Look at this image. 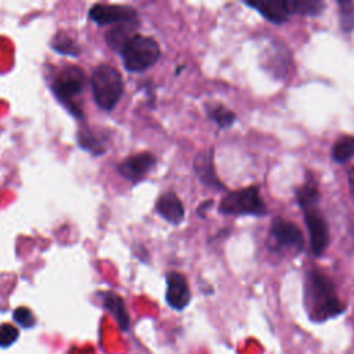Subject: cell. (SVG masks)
Returning <instances> with one entry per match:
<instances>
[{
	"mask_svg": "<svg viewBox=\"0 0 354 354\" xmlns=\"http://www.w3.org/2000/svg\"><path fill=\"white\" fill-rule=\"evenodd\" d=\"M303 301L313 322H325L346 311L333 281L319 268H310L304 275Z\"/></svg>",
	"mask_w": 354,
	"mask_h": 354,
	"instance_id": "cell-1",
	"label": "cell"
},
{
	"mask_svg": "<svg viewBox=\"0 0 354 354\" xmlns=\"http://www.w3.org/2000/svg\"><path fill=\"white\" fill-rule=\"evenodd\" d=\"M296 199L304 214L311 250L315 256H321L329 246L330 235L329 225L319 210L318 183L311 173H307L304 183L296 188Z\"/></svg>",
	"mask_w": 354,
	"mask_h": 354,
	"instance_id": "cell-2",
	"label": "cell"
},
{
	"mask_svg": "<svg viewBox=\"0 0 354 354\" xmlns=\"http://www.w3.org/2000/svg\"><path fill=\"white\" fill-rule=\"evenodd\" d=\"M248 7L254 8L261 17L272 24H282L290 15H318L325 8L324 1L318 0H267V1H246Z\"/></svg>",
	"mask_w": 354,
	"mask_h": 354,
	"instance_id": "cell-3",
	"label": "cell"
},
{
	"mask_svg": "<svg viewBox=\"0 0 354 354\" xmlns=\"http://www.w3.org/2000/svg\"><path fill=\"white\" fill-rule=\"evenodd\" d=\"M91 91L102 111H112L123 93V80L118 69L108 64L98 65L91 75Z\"/></svg>",
	"mask_w": 354,
	"mask_h": 354,
	"instance_id": "cell-4",
	"label": "cell"
},
{
	"mask_svg": "<svg viewBox=\"0 0 354 354\" xmlns=\"http://www.w3.org/2000/svg\"><path fill=\"white\" fill-rule=\"evenodd\" d=\"M123 65L129 72H142L155 65L160 57V48L155 39L134 35L120 53Z\"/></svg>",
	"mask_w": 354,
	"mask_h": 354,
	"instance_id": "cell-5",
	"label": "cell"
},
{
	"mask_svg": "<svg viewBox=\"0 0 354 354\" xmlns=\"http://www.w3.org/2000/svg\"><path fill=\"white\" fill-rule=\"evenodd\" d=\"M84 84L86 75L76 65H66L62 68L51 84L53 93L58 101L62 102L69 109V112L77 118L82 116V111L73 102V98L83 91Z\"/></svg>",
	"mask_w": 354,
	"mask_h": 354,
	"instance_id": "cell-6",
	"label": "cell"
},
{
	"mask_svg": "<svg viewBox=\"0 0 354 354\" xmlns=\"http://www.w3.org/2000/svg\"><path fill=\"white\" fill-rule=\"evenodd\" d=\"M220 213L232 216H264L267 206L257 185H250L225 195L218 206Z\"/></svg>",
	"mask_w": 354,
	"mask_h": 354,
	"instance_id": "cell-7",
	"label": "cell"
},
{
	"mask_svg": "<svg viewBox=\"0 0 354 354\" xmlns=\"http://www.w3.org/2000/svg\"><path fill=\"white\" fill-rule=\"evenodd\" d=\"M267 246L278 253H299L304 248V236L295 223L283 217H275L268 230Z\"/></svg>",
	"mask_w": 354,
	"mask_h": 354,
	"instance_id": "cell-8",
	"label": "cell"
},
{
	"mask_svg": "<svg viewBox=\"0 0 354 354\" xmlns=\"http://www.w3.org/2000/svg\"><path fill=\"white\" fill-rule=\"evenodd\" d=\"M88 18L97 25L127 24L137 21V11L122 4H94L88 11Z\"/></svg>",
	"mask_w": 354,
	"mask_h": 354,
	"instance_id": "cell-9",
	"label": "cell"
},
{
	"mask_svg": "<svg viewBox=\"0 0 354 354\" xmlns=\"http://www.w3.org/2000/svg\"><path fill=\"white\" fill-rule=\"evenodd\" d=\"M156 165V158L149 152H141L126 158L119 166L118 171L129 181H138L149 173Z\"/></svg>",
	"mask_w": 354,
	"mask_h": 354,
	"instance_id": "cell-10",
	"label": "cell"
},
{
	"mask_svg": "<svg viewBox=\"0 0 354 354\" xmlns=\"http://www.w3.org/2000/svg\"><path fill=\"white\" fill-rule=\"evenodd\" d=\"M166 301L174 310H183L191 300V292L185 277L180 272H169L166 277Z\"/></svg>",
	"mask_w": 354,
	"mask_h": 354,
	"instance_id": "cell-11",
	"label": "cell"
},
{
	"mask_svg": "<svg viewBox=\"0 0 354 354\" xmlns=\"http://www.w3.org/2000/svg\"><path fill=\"white\" fill-rule=\"evenodd\" d=\"M156 212L171 224H180L184 220V206L173 191L165 192L159 196L156 202Z\"/></svg>",
	"mask_w": 354,
	"mask_h": 354,
	"instance_id": "cell-12",
	"label": "cell"
},
{
	"mask_svg": "<svg viewBox=\"0 0 354 354\" xmlns=\"http://www.w3.org/2000/svg\"><path fill=\"white\" fill-rule=\"evenodd\" d=\"M194 169L199 177V180L210 187H217V188H223V184L218 181L217 174L214 171V163H213V151H205L198 153L195 163H194Z\"/></svg>",
	"mask_w": 354,
	"mask_h": 354,
	"instance_id": "cell-13",
	"label": "cell"
},
{
	"mask_svg": "<svg viewBox=\"0 0 354 354\" xmlns=\"http://www.w3.org/2000/svg\"><path fill=\"white\" fill-rule=\"evenodd\" d=\"M288 59L289 54L281 46H272L270 50H264V65L277 76L286 73Z\"/></svg>",
	"mask_w": 354,
	"mask_h": 354,
	"instance_id": "cell-14",
	"label": "cell"
},
{
	"mask_svg": "<svg viewBox=\"0 0 354 354\" xmlns=\"http://www.w3.org/2000/svg\"><path fill=\"white\" fill-rule=\"evenodd\" d=\"M137 22H127V24H119L115 28H112L111 30H108L105 39L108 46L113 50L118 51L119 54L122 53V50L124 48V46L127 44V41L134 36L130 35L131 32V25H136Z\"/></svg>",
	"mask_w": 354,
	"mask_h": 354,
	"instance_id": "cell-15",
	"label": "cell"
},
{
	"mask_svg": "<svg viewBox=\"0 0 354 354\" xmlns=\"http://www.w3.org/2000/svg\"><path fill=\"white\" fill-rule=\"evenodd\" d=\"M104 306L116 317L119 325L123 329L129 328V314L124 308V303L120 299V296L111 292L104 293Z\"/></svg>",
	"mask_w": 354,
	"mask_h": 354,
	"instance_id": "cell-16",
	"label": "cell"
},
{
	"mask_svg": "<svg viewBox=\"0 0 354 354\" xmlns=\"http://www.w3.org/2000/svg\"><path fill=\"white\" fill-rule=\"evenodd\" d=\"M354 156V137L340 136L332 147V158L337 163H346Z\"/></svg>",
	"mask_w": 354,
	"mask_h": 354,
	"instance_id": "cell-17",
	"label": "cell"
},
{
	"mask_svg": "<svg viewBox=\"0 0 354 354\" xmlns=\"http://www.w3.org/2000/svg\"><path fill=\"white\" fill-rule=\"evenodd\" d=\"M206 112L207 116L220 127V129H227L231 127L236 119L235 113L225 108L221 104H213V105H207L206 106Z\"/></svg>",
	"mask_w": 354,
	"mask_h": 354,
	"instance_id": "cell-18",
	"label": "cell"
},
{
	"mask_svg": "<svg viewBox=\"0 0 354 354\" xmlns=\"http://www.w3.org/2000/svg\"><path fill=\"white\" fill-rule=\"evenodd\" d=\"M77 142H79V145H80L83 149L91 152V153H94V155H100V153H102V152L105 151L104 141H102L101 138H98L97 134H94V133L90 131L88 129H83V130L79 131V134H77Z\"/></svg>",
	"mask_w": 354,
	"mask_h": 354,
	"instance_id": "cell-19",
	"label": "cell"
},
{
	"mask_svg": "<svg viewBox=\"0 0 354 354\" xmlns=\"http://www.w3.org/2000/svg\"><path fill=\"white\" fill-rule=\"evenodd\" d=\"M51 47L54 51L59 53V54H66V55H72V57H77V54L80 53V47L77 46V43L69 37L65 33H57L53 40H51Z\"/></svg>",
	"mask_w": 354,
	"mask_h": 354,
	"instance_id": "cell-20",
	"label": "cell"
},
{
	"mask_svg": "<svg viewBox=\"0 0 354 354\" xmlns=\"http://www.w3.org/2000/svg\"><path fill=\"white\" fill-rule=\"evenodd\" d=\"M340 7V22L344 32H350L354 28V3L343 1L339 3Z\"/></svg>",
	"mask_w": 354,
	"mask_h": 354,
	"instance_id": "cell-21",
	"label": "cell"
},
{
	"mask_svg": "<svg viewBox=\"0 0 354 354\" xmlns=\"http://www.w3.org/2000/svg\"><path fill=\"white\" fill-rule=\"evenodd\" d=\"M12 318L22 328H32L36 324V318L33 313L26 307H18L17 310H14Z\"/></svg>",
	"mask_w": 354,
	"mask_h": 354,
	"instance_id": "cell-22",
	"label": "cell"
},
{
	"mask_svg": "<svg viewBox=\"0 0 354 354\" xmlns=\"http://www.w3.org/2000/svg\"><path fill=\"white\" fill-rule=\"evenodd\" d=\"M19 336V330L11 324L0 325V347L11 346Z\"/></svg>",
	"mask_w": 354,
	"mask_h": 354,
	"instance_id": "cell-23",
	"label": "cell"
},
{
	"mask_svg": "<svg viewBox=\"0 0 354 354\" xmlns=\"http://www.w3.org/2000/svg\"><path fill=\"white\" fill-rule=\"evenodd\" d=\"M348 185H350V192H351L353 199H354V166L348 171Z\"/></svg>",
	"mask_w": 354,
	"mask_h": 354,
	"instance_id": "cell-24",
	"label": "cell"
}]
</instances>
